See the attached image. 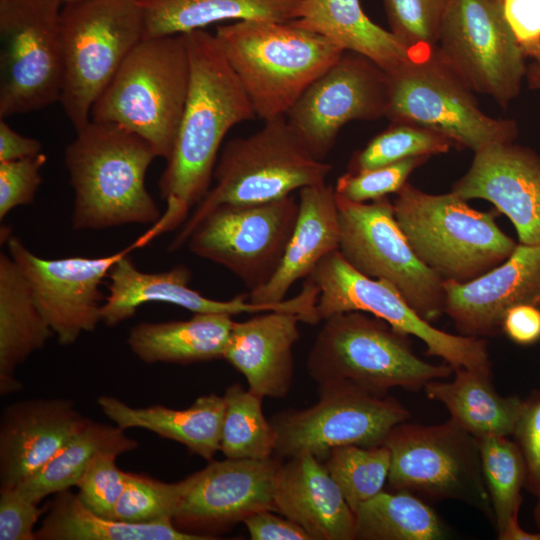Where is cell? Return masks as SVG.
Here are the masks:
<instances>
[{"instance_id": "obj_23", "label": "cell", "mask_w": 540, "mask_h": 540, "mask_svg": "<svg viewBox=\"0 0 540 540\" xmlns=\"http://www.w3.org/2000/svg\"><path fill=\"white\" fill-rule=\"evenodd\" d=\"M63 398L7 406L0 421V487H15L40 470L88 422Z\"/></svg>"}, {"instance_id": "obj_38", "label": "cell", "mask_w": 540, "mask_h": 540, "mask_svg": "<svg viewBox=\"0 0 540 540\" xmlns=\"http://www.w3.org/2000/svg\"><path fill=\"white\" fill-rule=\"evenodd\" d=\"M353 510L383 489L391 456L386 445H344L333 448L323 462Z\"/></svg>"}, {"instance_id": "obj_15", "label": "cell", "mask_w": 540, "mask_h": 540, "mask_svg": "<svg viewBox=\"0 0 540 540\" xmlns=\"http://www.w3.org/2000/svg\"><path fill=\"white\" fill-rule=\"evenodd\" d=\"M409 417L395 398L335 383L319 385V400L314 405L282 411L270 422L278 456L291 458L309 452L322 461L339 446L383 444L389 432Z\"/></svg>"}, {"instance_id": "obj_25", "label": "cell", "mask_w": 540, "mask_h": 540, "mask_svg": "<svg viewBox=\"0 0 540 540\" xmlns=\"http://www.w3.org/2000/svg\"><path fill=\"white\" fill-rule=\"evenodd\" d=\"M299 314L287 310L263 312L234 321L224 358L261 397L284 398L294 374L293 347L300 337Z\"/></svg>"}, {"instance_id": "obj_52", "label": "cell", "mask_w": 540, "mask_h": 540, "mask_svg": "<svg viewBox=\"0 0 540 540\" xmlns=\"http://www.w3.org/2000/svg\"><path fill=\"white\" fill-rule=\"evenodd\" d=\"M525 79L529 88L540 89V63L533 61L527 66Z\"/></svg>"}, {"instance_id": "obj_29", "label": "cell", "mask_w": 540, "mask_h": 540, "mask_svg": "<svg viewBox=\"0 0 540 540\" xmlns=\"http://www.w3.org/2000/svg\"><path fill=\"white\" fill-rule=\"evenodd\" d=\"M234 324L226 313H194L188 320L141 322L128 334L130 350L145 363L190 364L223 359Z\"/></svg>"}, {"instance_id": "obj_14", "label": "cell", "mask_w": 540, "mask_h": 540, "mask_svg": "<svg viewBox=\"0 0 540 540\" xmlns=\"http://www.w3.org/2000/svg\"><path fill=\"white\" fill-rule=\"evenodd\" d=\"M299 203L292 196L256 204H221L192 229L186 245L253 291L277 271L292 236Z\"/></svg>"}, {"instance_id": "obj_45", "label": "cell", "mask_w": 540, "mask_h": 540, "mask_svg": "<svg viewBox=\"0 0 540 540\" xmlns=\"http://www.w3.org/2000/svg\"><path fill=\"white\" fill-rule=\"evenodd\" d=\"M513 436L525 461V488L540 499V392L523 400Z\"/></svg>"}, {"instance_id": "obj_53", "label": "cell", "mask_w": 540, "mask_h": 540, "mask_svg": "<svg viewBox=\"0 0 540 540\" xmlns=\"http://www.w3.org/2000/svg\"><path fill=\"white\" fill-rule=\"evenodd\" d=\"M534 519L537 527L540 530V499H538V502L536 504V507L534 509Z\"/></svg>"}, {"instance_id": "obj_40", "label": "cell", "mask_w": 540, "mask_h": 540, "mask_svg": "<svg viewBox=\"0 0 540 540\" xmlns=\"http://www.w3.org/2000/svg\"><path fill=\"white\" fill-rule=\"evenodd\" d=\"M195 479L196 472L181 481L165 483L128 472L116 519L131 523L173 521Z\"/></svg>"}, {"instance_id": "obj_17", "label": "cell", "mask_w": 540, "mask_h": 540, "mask_svg": "<svg viewBox=\"0 0 540 540\" xmlns=\"http://www.w3.org/2000/svg\"><path fill=\"white\" fill-rule=\"evenodd\" d=\"M387 104L386 71L362 54L344 51L308 86L286 119L310 153L324 161L345 124L385 117Z\"/></svg>"}, {"instance_id": "obj_11", "label": "cell", "mask_w": 540, "mask_h": 540, "mask_svg": "<svg viewBox=\"0 0 540 540\" xmlns=\"http://www.w3.org/2000/svg\"><path fill=\"white\" fill-rule=\"evenodd\" d=\"M336 203L343 258L358 272L393 285L424 320L439 318L444 313V280L415 254L388 196L357 203L336 194Z\"/></svg>"}, {"instance_id": "obj_8", "label": "cell", "mask_w": 540, "mask_h": 540, "mask_svg": "<svg viewBox=\"0 0 540 540\" xmlns=\"http://www.w3.org/2000/svg\"><path fill=\"white\" fill-rule=\"evenodd\" d=\"M141 0H76L64 3L60 29L64 80L60 103L76 131L118 69L143 39Z\"/></svg>"}, {"instance_id": "obj_35", "label": "cell", "mask_w": 540, "mask_h": 540, "mask_svg": "<svg viewBox=\"0 0 540 540\" xmlns=\"http://www.w3.org/2000/svg\"><path fill=\"white\" fill-rule=\"evenodd\" d=\"M355 539L440 540L446 529L436 512L407 491L383 490L354 511Z\"/></svg>"}, {"instance_id": "obj_31", "label": "cell", "mask_w": 540, "mask_h": 540, "mask_svg": "<svg viewBox=\"0 0 540 540\" xmlns=\"http://www.w3.org/2000/svg\"><path fill=\"white\" fill-rule=\"evenodd\" d=\"M292 21L326 37L344 51L368 57L385 71L412 54L390 30L365 14L360 0H302L298 18Z\"/></svg>"}, {"instance_id": "obj_28", "label": "cell", "mask_w": 540, "mask_h": 540, "mask_svg": "<svg viewBox=\"0 0 540 540\" xmlns=\"http://www.w3.org/2000/svg\"><path fill=\"white\" fill-rule=\"evenodd\" d=\"M54 335L37 308L21 269L5 253L0 254V393L21 389L15 369Z\"/></svg>"}, {"instance_id": "obj_7", "label": "cell", "mask_w": 540, "mask_h": 540, "mask_svg": "<svg viewBox=\"0 0 540 540\" xmlns=\"http://www.w3.org/2000/svg\"><path fill=\"white\" fill-rule=\"evenodd\" d=\"M394 213L418 258L444 281L467 282L492 270L516 242L496 223V213L470 207L451 191L429 194L406 183Z\"/></svg>"}, {"instance_id": "obj_1", "label": "cell", "mask_w": 540, "mask_h": 540, "mask_svg": "<svg viewBox=\"0 0 540 540\" xmlns=\"http://www.w3.org/2000/svg\"><path fill=\"white\" fill-rule=\"evenodd\" d=\"M185 35L190 60L188 93L171 155L158 182L166 209L134 242L136 248L185 223L210 189L226 134L256 117L215 34L202 29Z\"/></svg>"}, {"instance_id": "obj_3", "label": "cell", "mask_w": 540, "mask_h": 540, "mask_svg": "<svg viewBox=\"0 0 540 540\" xmlns=\"http://www.w3.org/2000/svg\"><path fill=\"white\" fill-rule=\"evenodd\" d=\"M215 37L256 116L264 121L286 116L344 52L293 21H236L219 26Z\"/></svg>"}, {"instance_id": "obj_6", "label": "cell", "mask_w": 540, "mask_h": 540, "mask_svg": "<svg viewBox=\"0 0 540 540\" xmlns=\"http://www.w3.org/2000/svg\"><path fill=\"white\" fill-rule=\"evenodd\" d=\"M190 81L185 34L142 39L91 110V120L118 124L145 139L157 157L171 155Z\"/></svg>"}, {"instance_id": "obj_47", "label": "cell", "mask_w": 540, "mask_h": 540, "mask_svg": "<svg viewBox=\"0 0 540 540\" xmlns=\"http://www.w3.org/2000/svg\"><path fill=\"white\" fill-rule=\"evenodd\" d=\"M501 5L523 55L540 63V0H502Z\"/></svg>"}, {"instance_id": "obj_16", "label": "cell", "mask_w": 540, "mask_h": 540, "mask_svg": "<svg viewBox=\"0 0 540 540\" xmlns=\"http://www.w3.org/2000/svg\"><path fill=\"white\" fill-rule=\"evenodd\" d=\"M437 48L474 92L506 107L520 93L527 66L496 0H449Z\"/></svg>"}, {"instance_id": "obj_39", "label": "cell", "mask_w": 540, "mask_h": 540, "mask_svg": "<svg viewBox=\"0 0 540 540\" xmlns=\"http://www.w3.org/2000/svg\"><path fill=\"white\" fill-rule=\"evenodd\" d=\"M452 142L427 128L402 122L391 125L352 156L348 171L356 172L393 164L413 157L442 154Z\"/></svg>"}, {"instance_id": "obj_18", "label": "cell", "mask_w": 540, "mask_h": 540, "mask_svg": "<svg viewBox=\"0 0 540 540\" xmlns=\"http://www.w3.org/2000/svg\"><path fill=\"white\" fill-rule=\"evenodd\" d=\"M9 255L26 277L35 304L60 345L75 343L101 322L99 287L111 266L134 245L101 257L46 259L30 251L20 238L6 240Z\"/></svg>"}, {"instance_id": "obj_49", "label": "cell", "mask_w": 540, "mask_h": 540, "mask_svg": "<svg viewBox=\"0 0 540 540\" xmlns=\"http://www.w3.org/2000/svg\"><path fill=\"white\" fill-rule=\"evenodd\" d=\"M501 331L515 344L530 346L540 341V307L530 304L509 309Z\"/></svg>"}, {"instance_id": "obj_21", "label": "cell", "mask_w": 540, "mask_h": 540, "mask_svg": "<svg viewBox=\"0 0 540 540\" xmlns=\"http://www.w3.org/2000/svg\"><path fill=\"white\" fill-rule=\"evenodd\" d=\"M474 153L451 192L492 203L512 222L521 244H540V155L514 142L489 143Z\"/></svg>"}, {"instance_id": "obj_13", "label": "cell", "mask_w": 540, "mask_h": 540, "mask_svg": "<svg viewBox=\"0 0 540 540\" xmlns=\"http://www.w3.org/2000/svg\"><path fill=\"white\" fill-rule=\"evenodd\" d=\"M319 289L316 304L321 320L344 312L360 311L387 322L395 330L420 339L429 356L457 368L491 371L483 338L454 335L424 320L389 282L354 269L339 250L325 256L309 276Z\"/></svg>"}, {"instance_id": "obj_48", "label": "cell", "mask_w": 540, "mask_h": 540, "mask_svg": "<svg viewBox=\"0 0 540 540\" xmlns=\"http://www.w3.org/2000/svg\"><path fill=\"white\" fill-rule=\"evenodd\" d=\"M272 510H261L243 520L253 540H311L309 534L286 517H279Z\"/></svg>"}, {"instance_id": "obj_43", "label": "cell", "mask_w": 540, "mask_h": 540, "mask_svg": "<svg viewBox=\"0 0 540 540\" xmlns=\"http://www.w3.org/2000/svg\"><path fill=\"white\" fill-rule=\"evenodd\" d=\"M117 456L113 453L97 456L77 484L79 500L92 512L108 519H116V506L128 477V472L116 465Z\"/></svg>"}, {"instance_id": "obj_30", "label": "cell", "mask_w": 540, "mask_h": 540, "mask_svg": "<svg viewBox=\"0 0 540 540\" xmlns=\"http://www.w3.org/2000/svg\"><path fill=\"white\" fill-rule=\"evenodd\" d=\"M451 381L433 380L424 386L430 400L442 403L451 420L474 438L513 435L523 400L500 395L491 371L457 368Z\"/></svg>"}, {"instance_id": "obj_2", "label": "cell", "mask_w": 540, "mask_h": 540, "mask_svg": "<svg viewBox=\"0 0 540 540\" xmlns=\"http://www.w3.org/2000/svg\"><path fill=\"white\" fill-rule=\"evenodd\" d=\"M156 157L145 139L115 123L90 120L76 131L64 154L74 192L72 228L157 223L162 213L145 186Z\"/></svg>"}, {"instance_id": "obj_9", "label": "cell", "mask_w": 540, "mask_h": 540, "mask_svg": "<svg viewBox=\"0 0 540 540\" xmlns=\"http://www.w3.org/2000/svg\"><path fill=\"white\" fill-rule=\"evenodd\" d=\"M386 73L385 117L390 122L427 128L474 152L489 143L514 142L517 137L513 120L492 118L479 108L474 91L437 46L412 53Z\"/></svg>"}, {"instance_id": "obj_19", "label": "cell", "mask_w": 540, "mask_h": 540, "mask_svg": "<svg viewBox=\"0 0 540 540\" xmlns=\"http://www.w3.org/2000/svg\"><path fill=\"white\" fill-rule=\"evenodd\" d=\"M281 464L272 457L211 461L196 472L195 482L173 523L183 531L201 534L243 522L261 510L274 511L275 484Z\"/></svg>"}, {"instance_id": "obj_12", "label": "cell", "mask_w": 540, "mask_h": 540, "mask_svg": "<svg viewBox=\"0 0 540 540\" xmlns=\"http://www.w3.org/2000/svg\"><path fill=\"white\" fill-rule=\"evenodd\" d=\"M383 444L390 451L394 491L464 501L493 516L477 440L451 419L439 425L404 421Z\"/></svg>"}, {"instance_id": "obj_26", "label": "cell", "mask_w": 540, "mask_h": 540, "mask_svg": "<svg viewBox=\"0 0 540 540\" xmlns=\"http://www.w3.org/2000/svg\"><path fill=\"white\" fill-rule=\"evenodd\" d=\"M296 224L282 261L273 277L249 292L256 304H277L285 300L291 286L307 278L319 262L339 249L340 223L336 194L326 182L299 190Z\"/></svg>"}, {"instance_id": "obj_36", "label": "cell", "mask_w": 540, "mask_h": 540, "mask_svg": "<svg viewBox=\"0 0 540 540\" xmlns=\"http://www.w3.org/2000/svg\"><path fill=\"white\" fill-rule=\"evenodd\" d=\"M225 412L220 451L230 459H267L275 453L276 435L262 409L263 397L230 385L224 395Z\"/></svg>"}, {"instance_id": "obj_55", "label": "cell", "mask_w": 540, "mask_h": 540, "mask_svg": "<svg viewBox=\"0 0 540 540\" xmlns=\"http://www.w3.org/2000/svg\"><path fill=\"white\" fill-rule=\"evenodd\" d=\"M496 1H498L499 3H502V0H496Z\"/></svg>"}, {"instance_id": "obj_44", "label": "cell", "mask_w": 540, "mask_h": 540, "mask_svg": "<svg viewBox=\"0 0 540 540\" xmlns=\"http://www.w3.org/2000/svg\"><path fill=\"white\" fill-rule=\"evenodd\" d=\"M44 153L19 160L0 162V220L18 206L30 205L42 183Z\"/></svg>"}, {"instance_id": "obj_4", "label": "cell", "mask_w": 540, "mask_h": 540, "mask_svg": "<svg viewBox=\"0 0 540 540\" xmlns=\"http://www.w3.org/2000/svg\"><path fill=\"white\" fill-rule=\"evenodd\" d=\"M306 366L319 385L345 383L377 396L396 387L417 391L454 371L447 363L424 361L414 353L409 335L360 311L324 320Z\"/></svg>"}, {"instance_id": "obj_41", "label": "cell", "mask_w": 540, "mask_h": 540, "mask_svg": "<svg viewBox=\"0 0 540 540\" xmlns=\"http://www.w3.org/2000/svg\"><path fill=\"white\" fill-rule=\"evenodd\" d=\"M449 0H383L390 31L411 53L437 44Z\"/></svg>"}, {"instance_id": "obj_42", "label": "cell", "mask_w": 540, "mask_h": 540, "mask_svg": "<svg viewBox=\"0 0 540 540\" xmlns=\"http://www.w3.org/2000/svg\"><path fill=\"white\" fill-rule=\"evenodd\" d=\"M430 157L421 156L405 159L393 164L361 170L347 171L339 176L335 193L352 202L365 203L389 194H396L406 183L410 174Z\"/></svg>"}, {"instance_id": "obj_24", "label": "cell", "mask_w": 540, "mask_h": 540, "mask_svg": "<svg viewBox=\"0 0 540 540\" xmlns=\"http://www.w3.org/2000/svg\"><path fill=\"white\" fill-rule=\"evenodd\" d=\"M274 511L311 540L355 539V515L323 462L309 452L288 458L277 474Z\"/></svg>"}, {"instance_id": "obj_33", "label": "cell", "mask_w": 540, "mask_h": 540, "mask_svg": "<svg viewBox=\"0 0 540 540\" xmlns=\"http://www.w3.org/2000/svg\"><path fill=\"white\" fill-rule=\"evenodd\" d=\"M36 540H211L186 532L173 521L131 523L104 518L88 509L68 490L56 493Z\"/></svg>"}, {"instance_id": "obj_10", "label": "cell", "mask_w": 540, "mask_h": 540, "mask_svg": "<svg viewBox=\"0 0 540 540\" xmlns=\"http://www.w3.org/2000/svg\"><path fill=\"white\" fill-rule=\"evenodd\" d=\"M60 0H0V119L60 101Z\"/></svg>"}, {"instance_id": "obj_27", "label": "cell", "mask_w": 540, "mask_h": 540, "mask_svg": "<svg viewBox=\"0 0 540 540\" xmlns=\"http://www.w3.org/2000/svg\"><path fill=\"white\" fill-rule=\"evenodd\" d=\"M97 403L103 413L123 430H149L185 445L191 452L210 461L220 451L225 412L223 396L210 393L180 410L160 405L131 407L112 396H101Z\"/></svg>"}, {"instance_id": "obj_54", "label": "cell", "mask_w": 540, "mask_h": 540, "mask_svg": "<svg viewBox=\"0 0 540 540\" xmlns=\"http://www.w3.org/2000/svg\"><path fill=\"white\" fill-rule=\"evenodd\" d=\"M62 2V4L64 3H67V2H71V1H76V0H60Z\"/></svg>"}, {"instance_id": "obj_46", "label": "cell", "mask_w": 540, "mask_h": 540, "mask_svg": "<svg viewBox=\"0 0 540 540\" xmlns=\"http://www.w3.org/2000/svg\"><path fill=\"white\" fill-rule=\"evenodd\" d=\"M37 505L17 486L0 487V539L36 540L34 527L42 513Z\"/></svg>"}, {"instance_id": "obj_51", "label": "cell", "mask_w": 540, "mask_h": 540, "mask_svg": "<svg viewBox=\"0 0 540 540\" xmlns=\"http://www.w3.org/2000/svg\"><path fill=\"white\" fill-rule=\"evenodd\" d=\"M500 540H540V530L536 533L525 531L519 524L518 516L513 517L498 534Z\"/></svg>"}, {"instance_id": "obj_32", "label": "cell", "mask_w": 540, "mask_h": 540, "mask_svg": "<svg viewBox=\"0 0 540 540\" xmlns=\"http://www.w3.org/2000/svg\"><path fill=\"white\" fill-rule=\"evenodd\" d=\"M143 39L186 34L222 21L298 18L302 0H141Z\"/></svg>"}, {"instance_id": "obj_20", "label": "cell", "mask_w": 540, "mask_h": 540, "mask_svg": "<svg viewBox=\"0 0 540 540\" xmlns=\"http://www.w3.org/2000/svg\"><path fill=\"white\" fill-rule=\"evenodd\" d=\"M130 252L122 255L109 269L108 295L101 306V320L114 327L133 317L143 304L169 303L193 313H263L287 310L304 314L308 299L303 293L277 304H256L249 300V293H242L226 301L210 299L189 285L191 271L185 265L155 273L143 272L135 266Z\"/></svg>"}, {"instance_id": "obj_5", "label": "cell", "mask_w": 540, "mask_h": 540, "mask_svg": "<svg viewBox=\"0 0 540 540\" xmlns=\"http://www.w3.org/2000/svg\"><path fill=\"white\" fill-rule=\"evenodd\" d=\"M332 165L316 159L286 116L266 120L246 137L229 140L220 150L214 186L192 210L169 251L186 244L195 225L221 204H256L291 195L295 190L325 182Z\"/></svg>"}, {"instance_id": "obj_34", "label": "cell", "mask_w": 540, "mask_h": 540, "mask_svg": "<svg viewBox=\"0 0 540 540\" xmlns=\"http://www.w3.org/2000/svg\"><path fill=\"white\" fill-rule=\"evenodd\" d=\"M138 443L125 435L117 425L88 420L40 470L17 487L34 503L50 494L77 486L92 463L103 453L120 455L135 450Z\"/></svg>"}, {"instance_id": "obj_50", "label": "cell", "mask_w": 540, "mask_h": 540, "mask_svg": "<svg viewBox=\"0 0 540 540\" xmlns=\"http://www.w3.org/2000/svg\"><path fill=\"white\" fill-rule=\"evenodd\" d=\"M41 149L42 145L37 139L19 134L5 119H0V162L31 157L41 153Z\"/></svg>"}, {"instance_id": "obj_37", "label": "cell", "mask_w": 540, "mask_h": 540, "mask_svg": "<svg viewBox=\"0 0 540 540\" xmlns=\"http://www.w3.org/2000/svg\"><path fill=\"white\" fill-rule=\"evenodd\" d=\"M476 440L499 534L509 520L519 515L521 490L526 479L525 461L517 443L508 436H486Z\"/></svg>"}, {"instance_id": "obj_22", "label": "cell", "mask_w": 540, "mask_h": 540, "mask_svg": "<svg viewBox=\"0 0 540 540\" xmlns=\"http://www.w3.org/2000/svg\"><path fill=\"white\" fill-rule=\"evenodd\" d=\"M446 313L460 335L495 336L506 312L522 304L540 307V244H517L512 254L483 275L444 281Z\"/></svg>"}]
</instances>
